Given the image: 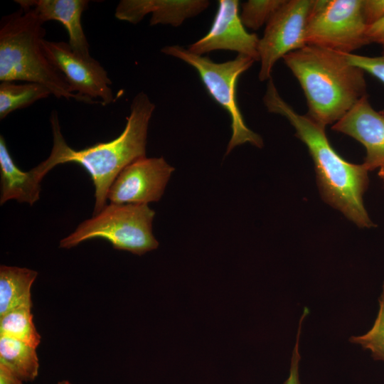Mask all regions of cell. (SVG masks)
<instances>
[{
  "instance_id": "1",
  "label": "cell",
  "mask_w": 384,
  "mask_h": 384,
  "mask_svg": "<svg viewBox=\"0 0 384 384\" xmlns=\"http://www.w3.org/2000/svg\"><path fill=\"white\" fill-rule=\"evenodd\" d=\"M154 109L155 105L147 95L139 92L132 100L125 127L117 138L80 150L66 143L58 113L53 110L50 117L53 142L50 154L33 169L43 179L59 164L75 163L82 166L95 187L93 215H96L107 205L109 188L117 175L132 162L146 156L148 127Z\"/></svg>"
},
{
  "instance_id": "2",
  "label": "cell",
  "mask_w": 384,
  "mask_h": 384,
  "mask_svg": "<svg viewBox=\"0 0 384 384\" xmlns=\"http://www.w3.org/2000/svg\"><path fill=\"white\" fill-rule=\"evenodd\" d=\"M263 102L268 112L284 117L295 129L296 137L306 146L324 201L358 227L375 226L363 200L369 183L366 167L343 159L329 142L326 127L307 114L297 113L281 97L272 78L268 80Z\"/></svg>"
},
{
  "instance_id": "3",
  "label": "cell",
  "mask_w": 384,
  "mask_h": 384,
  "mask_svg": "<svg viewBox=\"0 0 384 384\" xmlns=\"http://www.w3.org/2000/svg\"><path fill=\"white\" fill-rule=\"evenodd\" d=\"M282 58L304 91L307 115L324 127L340 120L367 95L365 72L344 53L306 45Z\"/></svg>"
},
{
  "instance_id": "4",
  "label": "cell",
  "mask_w": 384,
  "mask_h": 384,
  "mask_svg": "<svg viewBox=\"0 0 384 384\" xmlns=\"http://www.w3.org/2000/svg\"><path fill=\"white\" fill-rule=\"evenodd\" d=\"M43 22L31 9L2 17L0 23V81L40 84L57 98L79 101L63 75L46 56Z\"/></svg>"
},
{
  "instance_id": "5",
  "label": "cell",
  "mask_w": 384,
  "mask_h": 384,
  "mask_svg": "<svg viewBox=\"0 0 384 384\" xmlns=\"http://www.w3.org/2000/svg\"><path fill=\"white\" fill-rule=\"evenodd\" d=\"M154 215L147 204L110 203L62 239L60 247L69 249L83 241L101 238L114 249L142 255L159 246L152 233Z\"/></svg>"
},
{
  "instance_id": "6",
  "label": "cell",
  "mask_w": 384,
  "mask_h": 384,
  "mask_svg": "<svg viewBox=\"0 0 384 384\" xmlns=\"http://www.w3.org/2000/svg\"><path fill=\"white\" fill-rule=\"evenodd\" d=\"M161 51L194 68L208 94L228 112L232 134L226 154L235 146L247 142L259 148L263 146L261 137L245 124L236 98L238 80L255 62L252 58L238 54L233 60L218 63L208 57L192 53L178 45L165 46Z\"/></svg>"
},
{
  "instance_id": "7",
  "label": "cell",
  "mask_w": 384,
  "mask_h": 384,
  "mask_svg": "<svg viewBox=\"0 0 384 384\" xmlns=\"http://www.w3.org/2000/svg\"><path fill=\"white\" fill-rule=\"evenodd\" d=\"M362 0H313L309 16L306 45L341 53L368 44Z\"/></svg>"
},
{
  "instance_id": "8",
  "label": "cell",
  "mask_w": 384,
  "mask_h": 384,
  "mask_svg": "<svg viewBox=\"0 0 384 384\" xmlns=\"http://www.w3.org/2000/svg\"><path fill=\"white\" fill-rule=\"evenodd\" d=\"M313 0H285L266 24L260 38L259 80H269L275 63L306 46V32Z\"/></svg>"
},
{
  "instance_id": "9",
  "label": "cell",
  "mask_w": 384,
  "mask_h": 384,
  "mask_svg": "<svg viewBox=\"0 0 384 384\" xmlns=\"http://www.w3.org/2000/svg\"><path fill=\"white\" fill-rule=\"evenodd\" d=\"M42 48L48 60L63 75L71 92H77L79 101L94 103L93 99H100L103 105L114 101L112 81L97 60L77 55L68 43L63 41L44 38Z\"/></svg>"
},
{
  "instance_id": "10",
  "label": "cell",
  "mask_w": 384,
  "mask_h": 384,
  "mask_svg": "<svg viewBox=\"0 0 384 384\" xmlns=\"http://www.w3.org/2000/svg\"><path fill=\"white\" fill-rule=\"evenodd\" d=\"M174 168L163 157L146 156L127 166L110 186V203L148 204L159 201Z\"/></svg>"
},
{
  "instance_id": "11",
  "label": "cell",
  "mask_w": 384,
  "mask_h": 384,
  "mask_svg": "<svg viewBox=\"0 0 384 384\" xmlns=\"http://www.w3.org/2000/svg\"><path fill=\"white\" fill-rule=\"evenodd\" d=\"M257 35L249 33L242 24L239 14V1L220 0L216 14L208 32L191 44L188 50L202 55L217 50L235 51L255 61L260 60Z\"/></svg>"
},
{
  "instance_id": "12",
  "label": "cell",
  "mask_w": 384,
  "mask_h": 384,
  "mask_svg": "<svg viewBox=\"0 0 384 384\" xmlns=\"http://www.w3.org/2000/svg\"><path fill=\"white\" fill-rule=\"evenodd\" d=\"M331 129L351 137L365 146L366 156L363 164L368 171L384 167V112L373 108L368 95Z\"/></svg>"
},
{
  "instance_id": "13",
  "label": "cell",
  "mask_w": 384,
  "mask_h": 384,
  "mask_svg": "<svg viewBox=\"0 0 384 384\" xmlns=\"http://www.w3.org/2000/svg\"><path fill=\"white\" fill-rule=\"evenodd\" d=\"M210 4L208 0H122L114 16L133 24L151 14L149 24L179 26L187 18L197 16Z\"/></svg>"
},
{
  "instance_id": "14",
  "label": "cell",
  "mask_w": 384,
  "mask_h": 384,
  "mask_svg": "<svg viewBox=\"0 0 384 384\" xmlns=\"http://www.w3.org/2000/svg\"><path fill=\"white\" fill-rule=\"evenodd\" d=\"M21 8L32 10L45 23L57 21L66 29L73 51L89 58L90 46L84 33L81 17L87 9V0H15Z\"/></svg>"
},
{
  "instance_id": "15",
  "label": "cell",
  "mask_w": 384,
  "mask_h": 384,
  "mask_svg": "<svg viewBox=\"0 0 384 384\" xmlns=\"http://www.w3.org/2000/svg\"><path fill=\"white\" fill-rule=\"evenodd\" d=\"M1 205L15 199L31 206L39 198L42 178L32 169L23 171L14 161L2 135L0 136Z\"/></svg>"
},
{
  "instance_id": "16",
  "label": "cell",
  "mask_w": 384,
  "mask_h": 384,
  "mask_svg": "<svg viewBox=\"0 0 384 384\" xmlns=\"http://www.w3.org/2000/svg\"><path fill=\"white\" fill-rule=\"evenodd\" d=\"M35 270L13 266L0 267V316L16 309L32 308L31 287Z\"/></svg>"
},
{
  "instance_id": "17",
  "label": "cell",
  "mask_w": 384,
  "mask_h": 384,
  "mask_svg": "<svg viewBox=\"0 0 384 384\" xmlns=\"http://www.w3.org/2000/svg\"><path fill=\"white\" fill-rule=\"evenodd\" d=\"M0 363L23 382L33 381L38 375L36 348L21 341L0 336Z\"/></svg>"
},
{
  "instance_id": "18",
  "label": "cell",
  "mask_w": 384,
  "mask_h": 384,
  "mask_svg": "<svg viewBox=\"0 0 384 384\" xmlns=\"http://www.w3.org/2000/svg\"><path fill=\"white\" fill-rule=\"evenodd\" d=\"M52 95L46 87L32 82L17 83L4 81L0 83V119L10 113L28 107L35 102Z\"/></svg>"
},
{
  "instance_id": "19",
  "label": "cell",
  "mask_w": 384,
  "mask_h": 384,
  "mask_svg": "<svg viewBox=\"0 0 384 384\" xmlns=\"http://www.w3.org/2000/svg\"><path fill=\"white\" fill-rule=\"evenodd\" d=\"M31 307H22L0 316V336L24 342L36 348L41 336L35 327Z\"/></svg>"
},
{
  "instance_id": "20",
  "label": "cell",
  "mask_w": 384,
  "mask_h": 384,
  "mask_svg": "<svg viewBox=\"0 0 384 384\" xmlns=\"http://www.w3.org/2000/svg\"><path fill=\"white\" fill-rule=\"evenodd\" d=\"M378 303V314L372 327L363 335L351 336L349 341L370 351L373 359L384 361V282Z\"/></svg>"
},
{
  "instance_id": "21",
  "label": "cell",
  "mask_w": 384,
  "mask_h": 384,
  "mask_svg": "<svg viewBox=\"0 0 384 384\" xmlns=\"http://www.w3.org/2000/svg\"><path fill=\"white\" fill-rule=\"evenodd\" d=\"M285 0H248L240 14L245 27L256 31L269 21Z\"/></svg>"
},
{
  "instance_id": "22",
  "label": "cell",
  "mask_w": 384,
  "mask_h": 384,
  "mask_svg": "<svg viewBox=\"0 0 384 384\" xmlns=\"http://www.w3.org/2000/svg\"><path fill=\"white\" fill-rule=\"evenodd\" d=\"M351 64L361 68L384 83V55L368 57L353 53H344Z\"/></svg>"
},
{
  "instance_id": "23",
  "label": "cell",
  "mask_w": 384,
  "mask_h": 384,
  "mask_svg": "<svg viewBox=\"0 0 384 384\" xmlns=\"http://www.w3.org/2000/svg\"><path fill=\"white\" fill-rule=\"evenodd\" d=\"M309 311L307 307L304 308L302 315L301 316L299 321L296 343L292 351V355L291 358V364L289 368V374L287 380L283 384H301L299 375V366L301 360V356L299 354V341L302 333V323L304 318L308 315Z\"/></svg>"
},
{
  "instance_id": "24",
  "label": "cell",
  "mask_w": 384,
  "mask_h": 384,
  "mask_svg": "<svg viewBox=\"0 0 384 384\" xmlns=\"http://www.w3.org/2000/svg\"><path fill=\"white\" fill-rule=\"evenodd\" d=\"M362 13L368 26L375 23L384 17V0H362Z\"/></svg>"
},
{
  "instance_id": "25",
  "label": "cell",
  "mask_w": 384,
  "mask_h": 384,
  "mask_svg": "<svg viewBox=\"0 0 384 384\" xmlns=\"http://www.w3.org/2000/svg\"><path fill=\"white\" fill-rule=\"evenodd\" d=\"M366 36L368 44L374 43L382 47L383 55H384V17L375 23L369 26Z\"/></svg>"
},
{
  "instance_id": "26",
  "label": "cell",
  "mask_w": 384,
  "mask_h": 384,
  "mask_svg": "<svg viewBox=\"0 0 384 384\" xmlns=\"http://www.w3.org/2000/svg\"><path fill=\"white\" fill-rule=\"evenodd\" d=\"M23 382L8 366L0 363V384H23Z\"/></svg>"
},
{
  "instance_id": "27",
  "label": "cell",
  "mask_w": 384,
  "mask_h": 384,
  "mask_svg": "<svg viewBox=\"0 0 384 384\" xmlns=\"http://www.w3.org/2000/svg\"><path fill=\"white\" fill-rule=\"evenodd\" d=\"M378 176L383 180V183H384V167H382L378 171Z\"/></svg>"
},
{
  "instance_id": "28",
  "label": "cell",
  "mask_w": 384,
  "mask_h": 384,
  "mask_svg": "<svg viewBox=\"0 0 384 384\" xmlns=\"http://www.w3.org/2000/svg\"><path fill=\"white\" fill-rule=\"evenodd\" d=\"M58 384H72L68 380H62L58 383Z\"/></svg>"
}]
</instances>
